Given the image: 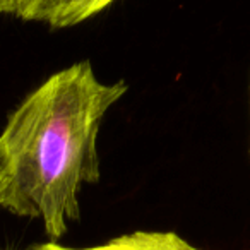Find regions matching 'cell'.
Segmentation results:
<instances>
[{
  "label": "cell",
  "instance_id": "1",
  "mask_svg": "<svg viewBox=\"0 0 250 250\" xmlns=\"http://www.w3.org/2000/svg\"><path fill=\"white\" fill-rule=\"evenodd\" d=\"M127 93L103 84L87 60L50 76L11 115L0 136L7 185L0 208L43 221L52 242L79 219V192L100 180L98 132L104 113Z\"/></svg>",
  "mask_w": 250,
  "mask_h": 250
},
{
  "label": "cell",
  "instance_id": "2",
  "mask_svg": "<svg viewBox=\"0 0 250 250\" xmlns=\"http://www.w3.org/2000/svg\"><path fill=\"white\" fill-rule=\"evenodd\" d=\"M115 0H16L12 16L24 21L46 22L52 28H69L96 16Z\"/></svg>",
  "mask_w": 250,
  "mask_h": 250
},
{
  "label": "cell",
  "instance_id": "3",
  "mask_svg": "<svg viewBox=\"0 0 250 250\" xmlns=\"http://www.w3.org/2000/svg\"><path fill=\"white\" fill-rule=\"evenodd\" d=\"M94 250H201L173 231H134L108 240Z\"/></svg>",
  "mask_w": 250,
  "mask_h": 250
},
{
  "label": "cell",
  "instance_id": "4",
  "mask_svg": "<svg viewBox=\"0 0 250 250\" xmlns=\"http://www.w3.org/2000/svg\"><path fill=\"white\" fill-rule=\"evenodd\" d=\"M7 185V158L5 153L0 146V206H2V199H4V190Z\"/></svg>",
  "mask_w": 250,
  "mask_h": 250
},
{
  "label": "cell",
  "instance_id": "5",
  "mask_svg": "<svg viewBox=\"0 0 250 250\" xmlns=\"http://www.w3.org/2000/svg\"><path fill=\"white\" fill-rule=\"evenodd\" d=\"M16 0H0V14H11L14 12Z\"/></svg>",
  "mask_w": 250,
  "mask_h": 250
},
{
  "label": "cell",
  "instance_id": "6",
  "mask_svg": "<svg viewBox=\"0 0 250 250\" xmlns=\"http://www.w3.org/2000/svg\"><path fill=\"white\" fill-rule=\"evenodd\" d=\"M43 250H94V247L93 249H72V247H62L55 242H50L43 245Z\"/></svg>",
  "mask_w": 250,
  "mask_h": 250
},
{
  "label": "cell",
  "instance_id": "7",
  "mask_svg": "<svg viewBox=\"0 0 250 250\" xmlns=\"http://www.w3.org/2000/svg\"><path fill=\"white\" fill-rule=\"evenodd\" d=\"M29 250H43V245H36V247H33V249H29Z\"/></svg>",
  "mask_w": 250,
  "mask_h": 250
}]
</instances>
